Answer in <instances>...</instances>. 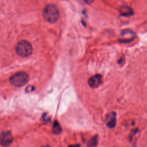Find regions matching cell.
I'll return each mask as SVG.
<instances>
[{
    "instance_id": "9",
    "label": "cell",
    "mask_w": 147,
    "mask_h": 147,
    "mask_svg": "<svg viewBox=\"0 0 147 147\" xmlns=\"http://www.w3.org/2000/svg\"><path fill=\"white\" fill-rule=\"evenodd\" d=\"M68 147H80V145L79 144H72L68 146Z\"/></svg>"
},
{
    "instance_id": "8",
    "label": "cell",
    "mask_w": 147,
    "mask_h": 147,
    "mask_svg": "<svg viewBox=\"0 0 147 147\" xmlns=\"http://www.w3.org/2000/svg\"><path fill=\"white\" fill-rule=\"evenodd\" d=\"M98 135L94 136L88 142L87 147H95L98 144Z\"/></svg>"
},
{
    "instance_id": "2",
    "label": "cell",
    "mask_w": 147,
    "mask_h": 147,
    "mask_svg": "<svg viewBox=\"0 0 147 147\" xmlns=\"http://www.w3.org/2000/svg\"><path fill=\"white\" fill-rule=\"evenodd\" d=\"M15 51L16 53L21 57L29 56L33 52L32 44L26 40H21L16 45Z\"/></svg>"
},
{
    "instance_id": "3",
    "label": "cell",
    "mask_w": 147,
    "mask_h": 147,
    "mask_svg": "<svg viewBox=\"0 0 147 147\" xmlns=\"http://www.w3.org/2000/svg\"><path fill=\"white\" fill-rule=\"evenodd\" d=\"M29 80V75L25 72H18L12 75L9 78L10 83L15 87H22Z\"/></svg>"
},
{
    "instance_id": "4",
    "label": "cell",
    "mask_w": 147,
    "mask_h": 147,
    "mask_svg": "<svg viewBox=\"0 0 147 147\" xmlns=\"http://www.w3.org/2000/svg\"><path fill=\"white\" fill-rule=\"evenodd\" d=\"M12 134L9 131H3L0 134V144L3 146H9L13 142Z\"/></svg>"
},
{
    "instance_id": "10",
    "label": "cell",
    "mask_w": 147,
    "mask_h": 147,
    "mask_svg": "<svg viewBox=\"0 0 147 147\" xmlns=\"http://www.w3.org/2000/svg\"><path fill=\"white\" fill-rule=\"evenodd\" d=\"M42 147H50L49 145H44V146H42Z\"/></svg>"
},
{
    "instance_id": "6",
    "label": "cell",
    "mask_w": 147,
    "mask_h": 147,
    "mask_svg": "<svg viewBox=\"0 0 147 147\" xmlns=\"http://www.w3.org/2000/svg\"><path fill=\"white\" fill-rule=\"evenodd\" d=\"M105 122L107 126L110 129H113L116 125V114L114 112H111L106 115Z\"/></svg>"
},
{
    "instance_id": "1",
    "label": "cell",
    "mask_w": 147,
    "mask_h": 147,
    "mask_svg": "<svg viewBox=\"0 0 147 147\" xmlns=\"http://www.w3.org/2000/svg\"><path fill=\"white\" fill-rule=\"evenodd\" d=\"M42 16L47 22L55 23L59 20V12L56 6L53 4H48L43 9Z\"/></svg>"
},
{
    "instance_id": "7",
    "label": "cell",
    "mask_w": 147,
    "mask_h": 147,
    "mask_svg": "<svg viewBox=\"0 0 147 147\" xmlns=\"http://www.w3.org/2000/svg\"><path fill=\"white\" fill-rule=\"evenodd\" d=\"M62 129L59 124V123L57 121H55L52 126V132L54 134L57 135L61 133Z\"/></svg>"
},
{
    "instance_id": "5",
    "label": "cell",
    "mask_w": 147,
    "mask_h": 147,
    "mask_svg": "<svg viewBox=\"0 0 147 147\" xmlns=\"http://www.w3.org/2000/svg\"><path fill=\"white\" fill-rule=\"evenodd\" d=\"M102 76L100 74H96L90 77L88 80V84L92 88H98L102 83Z\"/></svg>"
}]
</instances>
